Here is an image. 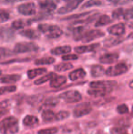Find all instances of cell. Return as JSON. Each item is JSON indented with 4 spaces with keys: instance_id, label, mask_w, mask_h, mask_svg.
I'll return each instance as SVG.
<instances>
[{
    "instance_id": "obj_1",
    "label": "cell",
    "mask_w": 133,
    "mask_h": 134,
    "mask_svg": "<svg viewBox=\"0 0 133 134\" xmlns=\"http://www.w3.org/2000/svg\"><path fill=\"white\" fill-rule=\"evenodd\" d=\"M18 130V120L15 117H7L0 121V132L2 134H16Z\"/></svg>"
},
{
    "instance_id": "obj_2",
    "label": "cell",
    "mask_w": 133,
    "mask_h": 134,
    "mask_svg": "<svg viewBox=\"0 0 133 134\" xmlns=\"http://www.w3.org/2000/svg\"><path fill=\"white\" fill-rule=\"evenodd\" d=\"M38 30L44 34H47L48 38H59L62 35V30L59 27L56 25H49V24H39Z\"/></svg>"
},
{
    "instance_id": "obj_3",
    "label": "cell",
    "mask_w": 133,
    "mask_h": 134,
    "mask_svg": "<svg viewBox=\"0 0 133 134\" xmlns=\"http://www.w3.org/2000/svg\"><path fill=\"white\" fill-rule=\"evenodd\" d=\"M59 99H63L67 103H77L81 101L82 96L78 90H67L59 96Z\"/></svg>"
},
{
    "instance_id": "obj_4",
    "label": "cell",
    "mask_w": 133,
    "mask_h": 134,
    "mask_svg": "<svg viewBox=\"0 0 133 134\" xmlns=\"http://www.w3.org/2000/svg\"><path fill=\"white\" fill-rule=\"evenodd\" d=\"M127 71H128V66L125 63H119L105 70V74L108 77H117L124 74Z\"/></svg>"
},
{
    "instance_id": "obj_5",
    "label": "cell",
    "mask_w": 133,
    "mask_h": 134,
    "mask_svg": "<svg viewBox=\"0 0 133 134\" xmlns=\"http://www.w3.org/2000/svg\"><path fill=\"white\" fill-rule=\"evenodd\" d=\"M38 49V47L32 42H23L16 44L14 48V53L20 54V53H27V52L37 51Z\"/></svg>"
},
{
    "instance_id": "obj_6",
    "label": "cell",
    "mask_w": 133,
    "mask_h": 134,
    "mask_svg": "<svg viewBox=\"0 0 133 134\" xmlns=\"http://www.w3.org/2000/svg\"><path fill=\"white\" fill-rule=\"evenodd\" d=\"M117 85L116 81H108V80H98V81H92L89 83L90 88H96V90H108L111 92L114 87Z\"/></svg>"
},
{
    "instance_id": "obj_7",
    "label": "cell",
    "mask_w": 133,
    "mask_h": 134,
    "mask_svg": "<svg viewBox=\"0 0 133 134\" xmlns=\"http://www.w3.org/2000/svg\"><path fill=\"white\" fill-rule=\"evenodd\" d=\"M92 111V106L90 103L89 102H84L78 104L74 109L73 111V115L75 118H80V117L86 116V115L89 114Z\"/></svg>"
},
{
    "instance_id": "obj_8",
    "label": "cell",
    "mask_w": 133,
    "mask_h": 134,
    "mask_svg": "<svg viewBox=\"0 0 133 134\" xmlns=\"http://www.w3.org/2000/svg\"><path fill=\"white\" fill-rule=\"evenodd\" d=\"M103 36H104V32L99 29H91L89 31H85L80 40L84 41V42H91L95 39L102 37Z\"/></svg>"
},
{
    "instance_id": "obj_9",
    "label": "cell",
    "mask_w": 133,
    "mask_h": 134,
    "mask_svg": "<svg viewBox=\"0 0 133 134\" xmlns=\"http://www.w3.org/2000/svg\"><path fill=\"white\" fill-rule=\"evenodd\" d=\"M18 11L23 16H33L36 14V5L34 3L21 4L18 7Z\"/></svg>"
},
{
    "instance_id": "obj_10",
    "label": "cell",
    "mask_w": 133,
    "mask_h": 134,
    "mask_svg": "<svg viewBox=\"0 0 133 134\" xmlns=\"http://www.w3.org/2000/svg\"><path fill=\"white\" fill-rule=\"evenodd\" d=\"M83 0H70L66 5H64L63 7H61L60 9H59L57 13L59 14H67V13H70L72 11H74L78 5H80V3Z\"/></svg>"
},
{
    "instance_id": "obj_11",
    "label": "cell",
    "mask_w": 133,
    "mask_h": 134,
    "mask_svg": "<svg viewBox=\"0 0 133 134\" xmlns=\"http://www.w3.org/2000/svg\"><path fill=\"white\" fill-rule=\"evenodd\" d=\"M39 7L47 13H50L57 8V5L53 0H38Z\"/></svg>"
},
{
    "instance_id": "obj_12",
    "label": "cell",
    "mask_w": 133,
    "mask_h": 134,
    "mask_svg": "<svg viewBox=\"0 0 133 134\" xmlns=\"http://www.w3.org/2000/svg\"><path fill=\"white\" fill-rule=\"evenodd\" d=\"M0 37L4 41H11L15 38V32L12 28L2 27L0 28Z\"/></svg>"
},
{
    "instance_id": "obj_13",
    "label": "cell",
    "mask_w": 133,
    "mask_h": 134,
    "mask_svg": "<svg viewBox=\"0 0 133 134\" xmlns=\"http://www.w3.org/2000/svg\"><path fill=\"white\" fill-rule=\"evenodd\" d=\"M108 33L111 34V35L119 37V36L123 35V34L125 33V25L123 23L116 24V25H113L112 27H108Z\"/></svg>"
},
{
    "instance_id": "obj_14",
    "label": "cell",
    "mask_w": 133,
    "mask_h": 134,
    "mask_svg": "<svg viewBox=\"0 0 133 134\" xmlns=\"http://www.w3.org/2000/svg\"><path fill=\"white\" fill-rule=\"evenodd\" d=\"M99 47H100V44H99V43L88 45V46H78V47H76V48H75V51L78 54L88 53V52L95 51Z\"/></svg>"
},
{
    "instance_id": "obj_15",
    "label": "cell",
    "mask_w": 133,
    "mask_h": 134,
    "mask_svg": "<svg viewBox=\"0 0 133 134\" xmlns=\"http://www.w3.org/2000/svg\"><path fill=\"white\" fill-rule=\"evenodd\" d=\"M119 58V54L117 53H108L101 56L100 58V62L103 64H112L115 63Z\"/></svg>"
},
{
    "instance_id": "obj_16",
    "label": "cell",
    "mask_w": 133,
    "mask_h": 134,
    "mask_svg": "<svg viewBox=\"0 0 133 134\" xmlns=\"http://www.w3.org/2000/svg\"><path fill=\"white\" fill-rule=\"evenodd\" d=\"M67 82V78L64 76H57L56 75L51 80H50V87L54 88H60L61 86Z\"/></svg>"
},
{
    "instance_id": "obj_17",
    "label": "cell",
    "mask_w": 133,
    "mask_h": 134,
    "mask_svg": "<svg viewBox=\"0 0 133 134\" xmlns=\"http://www.w3.org/2000/svg\"><path fill=\"white\" fill-rule=\"evenodd\" d=\"M21 79V76L18 74H11L7 75L2 78H0V83H4V84H12L16 81H18Z\"/></svg>"
},
{
    "instance_id": "obj_18",
    "label": "cell",
    "mask_w": 133,
    "mask_h": 134,
    "mask_svg": "<svg viewBox=\"0 0 133 134\" xmlns=\"http://www.w3.org/2000/svg\"><path fill=\"white\" fill-rule=\"evenodd\" d=\"M39 123L38 119L33 115H27L23 120V124L27 127H35Z\"/></svg>"
},
{
    "instance_id": "obj_19",
    "label": "cell",
    "mask_w": 133,
    "mask_h": 134,
    "mask_svg": "<svg viewBox=\"0 0 133 134\" xmlns=\"http://www.w3.org/2000/svg\"><path fill=\"white\" fill-rule=\"evenodd\" d=\"M86 76V71L83 69H78L76 70L72 71V72L69 73V80L72 81L78 80L80 79H83Z\"/></svg>"
},
{
    "instance_id": "obj_20",
    "label": "cell",
    "mask_w": 133,
    "mask_h": 134,
    "mask_svg": "<svg viewBox=\"0 0 133 134\" xmlns=\"http://www.w3.org/2000/svg\"><path fill=\"white\" fill-rule=\"evenodd\" d=\"M41 117H42V120L45 122H52L56 120V113H54L50 109H46V110L43 111Z\"/></svg>"
},
{
    "instance_id": "obj_21",
    "label": "cell",
    "mask_w": 133,
    "mask_h": 134,
    "mask_svg": "<svg viewBox=\"0 0 133 134\" xmlns=\"http://www.w3.org/2000/svg\"><path fill=\"white\" fill-rule=\"evenodd\" d=\"M71 50L70 46H61V47H57L51 50V53L56 56H59V55H67V53H69Z\"/></svg>"
},
{
    "instance_id": "obj_22",
    "label": "cell",
    "mask_w": 133,
    "mask_h": 134,
    "mask_svg": "<svg viewBox=\"0 0 133 134\" xmlns=\"http://www.w3.org/2000/svg\"><path fill=\"white\" fill-rule=\"evenodd\" d=\"M105 74V69L100 65H94L91 68V75L93 78H99Z\"/></svg>"
},
{
    "instance_id": "obj_23",
    "label": "cell",
    "mask_w": 133,
    "mask_h": 134,
    "mask_svg": "<svg viewBox=\"0 0 133 134\" xmlns=\"http://www.w3.org/2000/svg\"><path fill=\"white\" fill-rule=\"evenodd\" d=\"M47 72V69L45 68H38V69H30L27 71V77L28 79H35L36 77L39 76V75H43L44 73Z\"/></svg>"
},
{
    "instance_id": "obj_24",
    "label": "cell",
    "mask_w": 133,
    "mask_h": 134,
    "mask_svg": "<svg viewBox=\"0 0 133 134\" xmlns=\"http://www.w3.org/2000/svg\"><path fill=\"white\" fill-rule=\"evenodd\" d=\"M20 35H22L23 37H27L29 39H37L39 37V34L37 31H35L34 29H25L22 30L20 32Z\"/></svg>"
},
{
    "instance_id": "obj_25",
    "label": "cell",
    "mask_w": 133,
    "mask_h": 134,
    "mask_svg": "<svg viewBox=\"0 0 133 134\" xmlns=\"http://www.w3.org/2000/svg\"><path fill=\"white\" fill-rule=\"evenodd\" d=\"M123 41L122 38H119V37H108L106 40L104 41V46L107 48H111V47L117 46V45L120 44Z\"/></svg>"
},
{
    "instance_id": "obj_26",
    "label": "cell",
    "mask_w": 133,
    "mask_h": 134,
    "mask_svg": "<svg viewBox=\"0 0 133 134\" xmlns=\"http://www.w3.org/2000/svg\"><path fill=\"white\" fill-rule=\"evenodd\" d=\"M112 20L110 19V18L107 15H102L100 16V18L97 19L96 21V24H95V27H102V26H106L108 24L111 23Z\"/></svg>"
},
{
    "instance_id": "obj_27",
    "label": "cell",
    "mask_w": 133,
    "mask_h": 134,
    "mask_svg": "<svg viewBox=\"0 0 133 134\" xmlns=\"http://www.w3.org/2000/svg\"><path fill=\"white\" fill-rule=\"evenodd\" d=\"M55 62V58H52V57H45L42 58H38L35 61V64L37 66L41 65H50V64H53Z\"/></svg>"
},
{
    "instance_id": "obj_28",
    "label": "cell",
    "mask_w": 133,
    "mask_h": 134,
    "mask_svg": "<svg viewBox=\"0 0 133 134\" xmlns=\"http://www.w3.org/2000/svg\"><path fill=\"white\" fill-rule=\"evenodd\" d=\"M108 93H110V91H108V90H96V88H91V90H88V94L94 96V97H103V96L108 95Z\"/></svg>"
},
{
    "instance_id": "obj_29",
    "label": "cell",
    "mask_w": 133,
    "mask_h": 134,
    "mask_svg": "<svg viewBox=\"0 0 133 134\" xmlns=\"http://www.w3.org/2000/svg\"><path fill=\"white\" fill-rule=\"evenodd\" d=\"M73 68V65L70 63H60V64H57V65L55 66V70L56 71H59V72H64V71H67L68 69H71Z\"/></svg>"
},
{
    "instance_id": "obj_30",
    "label": "cell",
    "mask_w": 133,
    "mask_h": 134,
    "mask_svg": "<svg viewBox=\"0 0 133 134\" xmlns=\"http://www.w3.org/2000/svg\"><path fill=\"white\" fill-rule=\"evenodd\" d=\"M56 76V74L54 72H50L48 73V74L45 75V76L41 77V78H39L38 80H37L35 81V84L36 85H41V84H44L45 82H47V81L48 80H51L52 79L54 78V77Z\"/></svg>"
},
{
    "instance_id": "obj_31",
    "label": "cell",
    "mask_w": 133,
    "mask_h": 134,
    "mask_svg": "<svg viewBox=\"0 0 133 134\" xmlns=\"http://www.w3.org/2000/svg\"><path fill=\"white\" fill-rule=\"evenodd\" d=\"M59 97H49L44 101V106L46 107H55L59 103Z\"/></svg>"
},
{
    "instance_id": "obj_32",
    "label": "cell",
    "mask_w": 133,
    "mask_h": 134,
    "mask_svg": "<svg viewBox=\"0 0 133 134\" xmlns=\"http://www.w3.org/2000/svg\"><path fill=\"white\" fill-rule=\"evenodd\" d=\"M16 90V87L15 85H11V86H5L0 88V95H4L7 93H11Z\"/></svg>"
},
{
    "instance_id": "obj_33",
    "label": "cell",
    "mask_w": 133,
    "mask_h": 134,
    "mask_svg": "<svg viewBox=\"0 0 133 134\" xmlns=\"http://www.w3.org/2000/svg\"><path fill=\"white\" fill-rule=\"evenodd\" d=\"M91 15V12H85V13H80V14H78V15H72V16H69L67 18H63L62 20H76V19H78L80 18H85V16H88Z\"/></svg>"
},
{
    "instance_id": "obj_34",
    "label": "cell",
    "mask_w": 133,
    "mask_h": 134,
    "mask_svg": "<svg viewBox=\"0 0 133 134\" xmlns=\"http://www.w3.org/2000/svg\"><path fill=\"white\" fill-rule=\"evenodd\" d=\"M102 5V2L100 0H89V1L86 2L83 5H82V8H88V7H97V5Z\"/></svg>"
},
{
    "instance_id": "obj_35",
    "label": "cell",
    "mask_w": 133,
    "mask_h": 134,
    "mask_svg": "<svg viewBox=\"0 0 133 134\" xmlns=\"http://www.w3.org/2000/svg\"><path fill=\"white\" fill-rule=\"evenodd\" d=\"M29 23H30V21H28V23H26L21 19L16 20V21H14L12 23V29H20V28H23L27 24Z\"/></svg>"
},
{
    "instance_id": "obj_36",
    "label": "cell",
    "mask_w": 133,
    "mask_h": 134,
    "mask_svg": "<svg viewBox=\"0 0 133 134\" xmlns=\"http://www.w3.org/2000/svg\"><path fill=\"white\" fill-rule=\"evenodd\" d=\"M59 131L57 128H48V129H42L37 131V134H56Z\"/></svg>"
},
{
    "instance_id": "obj_37",
    "label": "cell",
    "mask_w": 133,
    "mask_h": 134,
    "mask_svg": "<svg viewBox=\"0 0 133 134\" xmlns=\"http://www.w3.org/2000/svg\"><path fill=\"white\" fill-rule=\"evenodd\" d=\"M69 116V112L67 110H61L59 112L56 113V120H62L67 119Z\"/></svg>"
},
{
    "instance_id": "obj_38",
    "label": "cell",
    "mask_w": 133,
    "mask_h": 134,
    "mask_svg": "<svg viewBox=\"0 0 133 134\" xmlns=\"http://www.w3.org/2000/svg\"><path fill=\"white\" fill-rule=\"evenodd\" d=\"M10 18V15L7 11L4 10V9H0V23H4V22L7 21Z\"/></svg>"
},
{
    "instance_id": "obj_39",
    "label": "cell",
    "mask_w": 133,
    "mask_h": 134,
    "mask_svg": "<svg viewBox=\"0 0 133 134\" xmlns=\"http://www.w3.org/2000/svg\"><path fill=\"white\" fill-rule=\"evenodd\" d=\"M125 9L123 8H117L116 10H114L112 12V18L114 19H117V18H119L121 16H123V13H124Z\"/></svg>"
},
{
    "instance_id": "obj_40",
    "label": "cell",
    "mask_w": 133,
    "mask_h": 134,
    "mask_svg": "<svg viewBox=\"0 0 133 134\" xmlns=\"http://www.w3.org/2000/svg\"><path fill=\"white\" fill-rule=\"evenodd\" d=\"M123 18L126 20H130V19H133V8H130L127 9V10H124V13H123Z\"/></svg>"
},
{
    "instance_id": "obj_41",
    "label": "cell",
    "mask_w": 133,
    "mask_h": 134,
    "mask_svg": "<svg viewBox=\"0 0 133 134\" xmlns=\"http://www.w3.org/2000/svg\"><path fill=\"white\" fill-rule=\"evenodd\" d=\"M117 111L119 114H126L129 112V108L126 104H121L117 107Z\"/></svg>"
},
{
    "instance_id": "obj_42",
    "label": "cell",
    "mask_w": 133,
    "mask_h": 134,
    "mask_svg": "<svg viewBox=\"0 0 133 134\" xmlns=\"http://www.w3.org/2000/svg\"><path fill=\"white\" fill-rule=\"evenodd\" d=\"M78 57L74 54H67L62 57V59L65 60V61H68V60H76V59H78Z\"/></svg>"
},
{
    "instance_id": "obj_43",
    "label": "cell",
    "mask_w": 133,
    "mask_h": 134,
    "mask_svg": "<svg viewBox=\"0 0 133 134\" xmlns=\"http://www.w3.org/2000/svg\"><path fill=\"white\" fill-rule=\"evenodd\" d=\"M9 106V101L8 100H5L0 102V109H5V108Z\"/></svg>"
},
{
    "instance_id": "obj_44",
    "label": "cell",
    "mask_w": 133,
    "mask_h": 134,
    "mask_svg": "<svg viewBox=\"0 0 133 134\" xmlns=\"http://www.w3.org/2000/svg\"><path fill=\"white\" fill-rule=\"evenodd\" d=\"M20 1H25V0H3L4 3H7V4H13V3H16V2H20Z\"/></svg>"
},
{
    "instance_id": "obj_45",
    "label": "cell",
    "mask_w": 133,
    "mask_h": 134,
    "mask_svg": "<svg viewBox=\"0 0 133 134\" xmlns=\"http://www.w3.org/2000/svg\"><path fill=\"white\" fill-rule=\"evenodd\" d=\"M108 1L112 2V3H118V2H119L120 0H108Z\"/></svg>"
},
{
    "instance_id": "obj_46",
    "label": "cell",
    "mask_w": 133,
    "mask_h": 134,
    "mask_svg": "<svg viewBox=\"0 0 133 134\" xmlns=\"http://www.w3.org/2000/svg\"><path fill=\"white\" fill-rule=\"evenodd\" d=\"M5 114V111H0V118H1V117H3Z\"/></svg>"
},
{
    "instance_id": "obj_47",
    "label": "cell",
    "mask_w": 133,
    "mask_h": 134,
    "mask_svg": "<svg viewBox=\"0 0 133 134\" xmlns=\"http://www.w3.org/2000/svg\"><path fill=\"white\" fill-rule=\"evenodd\" d=\"M129 86H130V88H133V80L130 81V85H129Z\"/></svg>"
},
{
    "instance_id": "obj_48",
    "label": "cell",
    "mask_w": 133,
    "mask_h": 134,
    "mask_svg": "<svg viewBox=\"0 0 133 134\" xmlns=\"http://www.w3.org/2000/svg\"><path fill=\"white\" fill-rule=\"evenodd\" d=\"M128 38H133V32H132V33H130V35H129Z\"/></svg>"
},
{
    "instance_id": "obj_49",
    "label": "cell",
    "mask_w": 133,
    "mask_h": 134,
    "mask_svg": "<svg viewBox=\"0 0 133 134\" xmlns=\"http://www.w3.org/2000/svg\"><path fill=\"white\" fill-rule=\"evenodd\" d=\"M130 1H132V0H126V2H130Z\"/></svg>"
},
{
    "instance_id": "obj_50",
    "label": "cell",
    "mask_w": 133,
    "mask_h": 134,
    "mask_svg": "<svg viewBox=\"0 0 133 134\" xmlns=\"http://www.w3.org/2000/svg\"><path fill=\"white\" fill-rule=\"evenodd\" d=\"M1 74H2V71H1V70H0V75H1Z\"/></svg>"
},
{
    "instance_id": "obj_51",
    "label": "cell",
    "mask_w": 133,
    "mask_h": 134,
    "mask_svg": "<svg viewBox=\"0 0 133 134\" xmlns=\"http://www.w3.org/2000/svg\"><path fill=\"white\" fill-rule=\"evenodd\" d=\"M132 111H133V107H132Z\"/></svg>"
}]
</instances>
